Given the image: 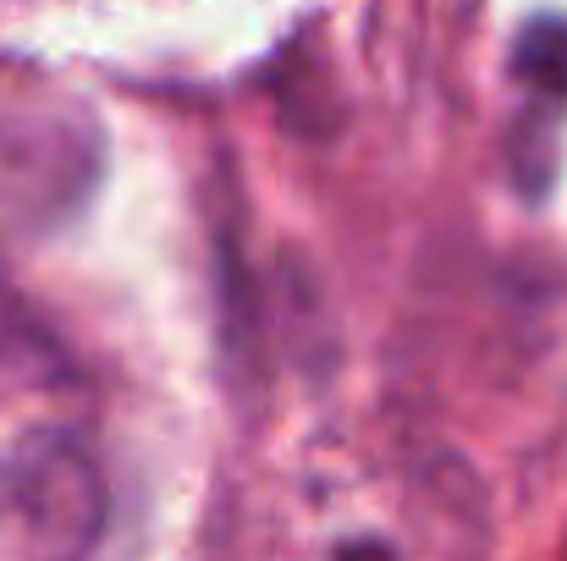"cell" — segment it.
Masks as SVG:
<instances>
[{
    "mask_svg": "<svg viewBox=\"0 0 567 561\" xmlns=\"http://www.w3.org/2000/svg\"><path fill=\"white\" fill-rule=\"evenodd\" d=\"M342 561H396L385 546H353V551H342Z\"/></svg>",
    "mask_w": 567,
    "mask_h": 561,
    "instance_id": "cell-4",
    "label": "cell"
},
{
    "mask_svg": "<svg viewBox=\"0 0 567 561\" xmlns=\"http://www.w3.org/2000/svg\"><path fill=\"white\" fill-rule=\"evenodd\" d=\"M105 474L72 429H33L0 451V561H94Z\"/></svg>",
    "mask_w": 567,
    "mask_h": 561,
    "instance_id": "cell-1",
    "label": "cell"
},
{
    "mask_svg": "<svg viewBox=\"0 0 567 561\" xmlns=\"http://www.w3.org/2000/svg\"><path fill=\"white\" fill-rule=\"evenodd\" d=\"M513 72H518V83L546 111H563L567 105V22L563 17H540V22L524 28L518 55H513Z\"/></svg>",
    "mask_w": 567,
    "mask_h": 561,
    "instance_id": "cell-3",
    "label": "cell"
},
{
    "mask_svg": "<svg viewBox=\"0 0 567 561\" xmlns=\"http://www.w3.org/2000/svg\"><path fill=\"white\" fill-rule=\"evenodd\" d=\"M94 172L89 127L55 105H0V220H50Z\"/></svg>",
    "mask_w": 567,
    "mask_h": 561,
    "instance_id": "cell-2",
    "label": "cell"
}]
</instances>
